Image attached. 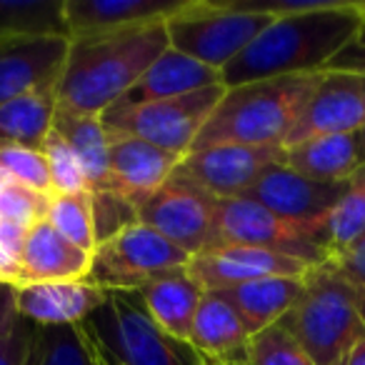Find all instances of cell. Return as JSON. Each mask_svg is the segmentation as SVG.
<instances>
[{
	"instance_id": "cell-21",
	"label": "cell",
	"mask_w": 365,
	"mask_h": 365,
	"mask_svg": "<svg viewBox=\"0 0 365 365\" xmlns=\"http://www.w3.org/2000/svg\"><path fill=\"white\" fill-rule=\"evenodd\" d=\"M210 86H223V73L168 48L143 78L120 98L125 103H153L188 96Z\"/></svg>"
},
{
	"instance_id": "cell-17",
	"label": "cell",
	"mask_w": 365,
	"mask_h": 365,
	"mask_svg": "<svg viewBox=\"0 0 365 365\" xmlns=\"http://www.w3.org/2000/svg\"><path fill=\"white\" fill-rule=\"evenodd\" d=\"M16 313L36 328H63L83 325L103 303L108 293L91 280H68V283H41L13 288Z\"/></svg>"
},
{
	"instance_id": "cell-15",
	"label": "cell",
	"mask_w": 365,
	"mask_h": 365,
	"mask_svg": "<svg viewBox=\"0 0 365 365\" xmlns=\"http://www.w3.org/2000/svg\"><path fill=\"white\" fill-rule=\"evenodd\" d=\"M68 51V36H33L0 43V108L28 93L58 88Z\"/></svg>"
},
{
	"instance_id": "cell-11",
	"label": "cell",
	"mask_w": 365,
	"mask_h": 365,
	"mask_svg": "<svg viewBox=\"0 0 365 365\" xmlns=\"http://www.w3.org/2000/svg\"><path fill=\"white\" fill-rule=\"evenodd\" d=\"M348 182H318L295 173L283 163H270L240 198L253 200L265 210L293 223L325 228V218L335 208Z\"/></svg>"
},
{
	"instance_id": "cell-23",
	"label": "cell",
	"mask_w": 365,
	"mask_h": 365,
	"mask_svg": "<svg viewBox=\"0 0 365 365\" xmlns=\"http://www.w3.org/2000/svg\"><path fill=\"white\" fill-rule=\"evenodd\" d=\"M300 290H303V278H263L215 293L235 310L253 338L283 320V315L295 305Z\"/></svg>"
},
{
	"instance_id": "cell-5",
	"label": "cell",
	"mask_w": 365,
	"mask_h": 365,
	"mask_svg": "<svg viewBox=\"0 0 365 365\" xmlns=\"http://www.w3.org/2000/svg\"><path fill=\"white\" fill-rule=\"evenodd\" d=\"M270 23L273 16L250 3L188 0L165 23L168 46L223 73Z\"/></svg>"
},
{
	"instance_id": "cell-4",
	"label": "cell",
	"mask_w": 365,
	"mask_h": 365,
	"mask_svg": "<svg viewBox=\"0 0 365 365\" xmlns=\"http://www.w3.org/2000/svg\"><path fill=\"white\" fill-rule=\"evenodd\" d=\"M280 325L315 365H340L365 338V293L330 263L315 265L303 275V290Z\"/></svg>"
},
{
	"instance_id": "cell-38",
	"label": "cell",
	"mask_w": 365,
	"mask_h": 365,
	"mask_svg": "<svg viewBox=\"0 0 365 365\" xmlns=\"http://www.w3.org/2000/svg\"><path fill=\"white\" fill-rule=\"evenodd\" d=\"M325 71H353V73H365V23L363 31L358 33L353 43L345 48L340 56H335V61L330 63Z\"/></svg>"
},
{
	"instance_id": "cell-20",
	"label": "cell",
	"mask_w": 365,
	"mask_h": 365,
	"mask_svg": "<svg viewBox=\"0 0 365 365\" xmlns=\"http://www.w3.org/2000/svg\"><path fill=\"white\" fill-rule=\"evenodd\" d=\"M188 343L203 360L218 365H243L250 335L235 310L218 293H203Z\"/></svg>"
},
{
	"instance_id": "cell-22",
	"label": "cell",
	"mask_w": 365,
	"mask_h": 365,
	"mask_svg": "<svg viewBox=\"0 0 365 365\" xmlns=\"http://www.w3.org/2000/svg\"><path fill=\"white\" fill-rule=\"evenodd\" d=\"M280 163L295 173L318 182H348L363 170L358 138L353 135H318L285 145Z\"/></svg>"
},
{
	"instance_id": "cell-19",
	"label": "cell",
	"mask_w": 365,
	"mask_h": 365,
	"mask_svg": "<svg viewBox=\"0 0 365 365\" xmlns=\"http://www.w3.org/2000/svg\"><path fill=\"white\" fill-rule=\"evenodd\" d=\"M93 253H86L71 240H66L48 220L28 230L18 258L16 288L41 283H68V280H88Z\"/></svg>"
},
{
	"instance_id": "cell-40",
	"label": "cell",
	"mask_w": 365,
	"mask_h": 365,
	"mask_svg": "<svg viewBox=\"0 0 365 365\" xmlns=\"http://www.w3.org/2000/svg\"><path fill=\"white\" fill-rule=\"evenodd\" d=\"M340 365H365V338L353 345V350L345 355Z\"/></svg>"
},
{
	"instance_id": "cell-30",
	"label": "cell",
	"mask_w": 365,
	"mask_h": 365,
	"mask_svg": "<svg viewBox=\"0 0 365 365\" xmlns=\"http://www.w3.org/2000/svg\"><path fill=\"white\" fill-rule=\"evenodd\" d=\"M48 223L58 230L66 240L78 245L86 253L98 248L96 220H93L91 193H73V195H53Z\"/></svg>"
},
{
	"instance_id": "cell-43",
	"label": "cell",
	"mask_w": 365,
	"mask_h": 365,
	"mask_svg": "<svg viewBox=\"0 0 365 365\" xmlns=\"http://www.w3.org/2000/svg\"><path fill=\"white\" fill-rule=\"evenodd\" d=\"M200 365H218V363H210V360H203V358H200Z\"/></svg>"
},
{
	"instance_id": "cell-7",
	"label": "cell",
	"mask_w": 365,
	"mask_h": 365,
	"mask_svg": "<svg viewBox=\"0 0 365 365\" xmlns=\"http://www.w3.org/2000/svg\"><path fill=\"white\" fill-rule=\"evenodd\" d=\"M223 96L225 86H210L170 101H118L103 113L101 123L110 135L135 138L173 155L185 158Z\"/></svg>"
},
{
	"instance_id": "cell-27",
	"label": "cell",
	"mask_w": 365,
	"mask_h": 365,
	"mask_svg": "<svg viewBox=\"0 0 365 365\" xmlns=\"http://www.w3.org/2000/svg\"><path fill=\"white\" fill-rule=\"evenodd\" d=\"M26 365H108L83 325L36 328L33 325Z\"/></svg>"
},
{
	"instance_id": "cell-41",
	"label": "cell",
	"mask_w": 365,
	"mask_h": 365,
	"mask_svg": "<svg viewBox=\"0 0 365 365\" xmlns=\"http://www.w3.org/2000/svg\"><path fill=\"white\" fill-rule=\"evenodd\" d=\"M355 138H358V148H360V160H363V168H365V125L360 128L358 133H355Z\"/></svg>"
},
{
	"instance_id": "cell-31",
	"label": "cell",
	"mask_w": 365,
	"mask_h": 365,
	"mask_svg": "<svg viewBox=\"0 0 365 365\" xmlns=\"http://www.w3.org/2000/svg\"><path fill=\"white\" fill-rule=\"evenodd\" d=\"M41 150H43V155H46L48 173H51L53 195L91 193L81 160H78V155L73 153V148L63 140L61 133H56V130L48 133Z\"/></svg>"
},
{
	"instance_id": "cell-6",
	"label": "cell",
	"mask_w": 365,
	"mask_h": 365,
	"mask_svg": "<svg viewBox=\"0 0 365 365\" xmlns=\"http://www.w3.org/2000/svg\"><path fill=\"white\" fill-rule=\"evenodd\" d=\"M83 328L108 365H200L190 343L158 328L133 293H108Z\"/></svg>"
},
{
	"instance_id": "cell-32",
	"label": "cell",
	"mask_w": 365,
	"mask_h": 365,
	"mask_svg": "<svg viewBox=\"0 0 365 365\" xmlns=\"http://www.w3.org/2000/svg\"><path fill=\"white\" fill-rule=\"evenodd\" d=\"M243 365H315L313 358L300 348V343L283 328L273 325L253 335Z\"/></svg>"
},
{
	"instance_id": "cell-33",
	"label": "cell",
	"mask_w": 365,
	"mask_h": 365,
	"mask_svg": "<svg viewBox=\"0 0 365 365\" xmlns=\"http://www.w3.org/2000/svg\"><path fill=\"white\" fill-rule=\"evenodd\" d=\"M53 195L38 193L33 188H26L21 182H11L0 193V223L18 225L23 230L36 228L38 223L48 218Z\"/></svg>"
},
{
	"instance_id": "cell-25",
	"label": "cell",
	"mask_w": 365,
	"mask_h": 365,
	"mask_svg": "<svg viewBox=\"0 0 365 365\" xmlns=\"http://www.w3.org/2000/svg\"><path fill=\"white\" fill-rule=\"evenodd\" d=\"M53 130L61 133L63 140L73 148L88 178L91 193H103L110 185V165H108V150H110V135L103 128L101 118L73 115L58 108L53 118Z\"/></svg>"
},
{
	"instance_id": "cell-9",
	"label": "cell",
	"mask_w": 365,
	"mask_h": 365,
	"mask_svg": "<svg viewBox=\"0 0 365 365\" xmlns=\"http://www.w3.org/2000/svg\"><path fill=\"white\" fill-rule=\"evenodd\" d=\"M218 245H253L308 265L330 263L323 228L293 223L245 198H215Z\"/></svg>"
},
{
	"instance_id": "cell-29",
	"label": "cell",
	"mask_w": 365,
	"mask_h": 365,
	"mask_svg": "<svg viewBox=\"0 0 365 365\" xmlns=\"http://www.w3.org/2000/svg\"><path fill=\"white\" fill-rule=\"evenodd\" d=\"M363 233H365V168L350 178L343 195L335 203V208L325 218L323 235H325L330 260L338 258L340 253H345Z\"/></svg>"
},
{
	"instance_id": "cell-13",
	"label": "cell",
	"mask_w": 365,
	"mask_h": 365,
	"mask_svg": "<svg viewBox=\"0 0 365 365\" xmlns=\"http://www.w3.org/2000/svg\"><path fill=\"white\" fill-rule=\"evenodd\" d=\"M313 265L253 245H215L193 255L185 268L203 293L228 290L263 278H303Z\"/></svg>"
},
{
	"instance_id": "cell-28",
	"label": "cell",
	"mask_w": 365,
	"mask_h": 365,
	"mask_svg": "<svg viewBox=\"0 0 365 365\" xmlns=\"http://www.w3.org/2000/svg\"><path fill=\"white\" fill-rule=\"evenodd\" d=\"M66 0H0V43L33 36H68Z\"/></svg>"
},
{
	"instance_id": "cell-26",
	"label": "cell",
	"mask_w": 365,
	"mask_h": 365,
	"mask_svg": "<svg viewBox=\"0 0 365 365\" xmlns=\"http://www.w3.org/2000/svg\"><path fill=\"white\" fill-rule=\"evenodd\" d=\"M58 110L56 88L28 93L0 108V148L41 150Z\"/></svg>"
},
{
	"instance_id": "cell-12",
	"label": "cell",
	"mask_w": 365,
	"mask_h": 365,
	"mask_svg": "<svg viewBox=\"0 0 365 365\" xmlns=\"http://www.w3.org/2000/svg\"><path fill=\"white\" fill-rule=\"evenodd\" d=\"M363 125L365 73L323 71L285 145L318 135H353Z\"/></svg>"
},
{
	"instance_id": "cell-34",
	"label": "cell",
	"mask_w": 365,
	"mask_h": 365,
	"mask_svg": "<svg viewBox=\"0 0 365 365\" xmlns=\"http://www.w3.org/2000/svg\"><path fill=\"white\" fill-rule=\"evenodd\" d=\"M0 170L6 173L13 182H21L26 188H33L38 193L53 195L51 173L43 150L31 148H0Z\"/></svg>"
},
{
	"instance_id": "cell-35",
	"label": "cell",
	"mask_w": 365,
	"mask_h": 365,
	"mask_svg": "<svg viewBox=\"0 0 365 365\" xmlns=\"http://www.w3.org/2000/svg\"><path fill=\"white\" fill-rule=\"evenodd\" d=\"M91 203H93V220H96V235L98 243L108 240L110 235H115L118 230L128 228V225L138 223L135 218V205L123 200L115 193H91Z\"/></svg>"
},
{
	"instance_id": "cell-10",
	"label": "cell",
	"mask_w": 365,
	"mask_h": 365,
	"mask_svg": "<svg viewBox=\"0 0 365 365\" xmlns=\"http://www.w3.org/2000/svg\"><path fill=\"white\" fill-rule=\"evenodd\" d=\"M138 223L158 230L185 253L198 255L218 245L215 198L198 185L173 173L160 188L135 205Z\"/></svg>"
},
{
	"instance_id": "cell-42",
	"label": "cell",
	"mask_w": 365,
	"mask_h": 365,
	"mask_svg": "<svg viewBox=\"0 0 365 365\" xmlns=\"http://www.w3.org/2000/svg\"><path fill=\"white\" fill-rule=\"evenodd\" d=\"M11 178H8L6 175V173H3V170H0V193H3V188H8V185H11Z\"/></svg>"
},
{
	"instance_id": "cell-3",
	"label": "cell",
	"mask_w": 365,
	"mask_h": 365,
	"mask_svg": "<svg viewBox=\"0 0 365 365\" xmlns=\"http://www.w3.org/2000/svg\"><path fill=\"white\" fill-rule=\"evenodd\" d=\"M318 81L320 73H308L225 88L190 153L215 145L283 148Z\"/></svg>"
},
{
	"instance_id": "cell-2",
	"label": "cell",
	"mask_w": 365,
	"mask_h": 365,
	"mask_svg": "<svg viewBox=\"0 0 365 365\" xmlns=\"http://www.w3.org/2000/svg\"><path fill=\"white\" fill-rule=\"evenodd\" d=\"M168 48L165 23L108 36L71 38L66 68L56 88L58 108L73 115L101 118Z\"/></svg>"
},
{
	"instance_id": "cell-36",
	"label": "cell",
	"mask_w": 365,
	"mask_h": 365,
	"mask_svg": "<svg viewBox=\"0 0 365 365\" xmlns=\"http://www.w3.org/2000/svg\"><path fill=\"white\" fill-rule=\"evenodd\" d=\"M33 323L21 315H13L11 323L0 330V365H26L28 345H31Z\"/></svg>"
},
{
	"instance_id": "cell-1",
	"label": "cell",
	"mask_w": 365,
	"mask_h": 365,
	"mask_svg": "<svg viewBox=\"0 0 365 365\" xmlns=\"http://www.w3.org/2000/svg\"><path fill=\"white\" fill-rule=\"evenodd\" d=\"M365 0H313L295 16L273 18L268 28L223 68V86L235 88L283 76L323 73L358 38Z\"/></svg>"
},
{
	"instance_id": "cell-24",
	"label": "cell",
	"mask_w": 365,
	"mask_h": 365,
	"mask_svg": "<svg viewBox=\"0 0 365 365\" xmlns=\"http://www.w3.org/2000/svg\"><path fill=\"white\" fill-rule=\"evenodd\" d=\"M133 295L158 328L165 330L175 340L188 343L190 328H193L195 313L203 298V288L195 280H190L185 270L155 280Z\"/></svg>"
},
{
	"instance_id": "cell-39",
	"label": "cell",
	"mask_w": 365,
	"mask_h": 365,
	"mask_svg": "<svg viewBox=\"0 0 365 365\" xmlns=\"http://www.w3.org/2000/svg\"><path fill=\"white\" fill-rule=\"evenodd\" d=\"M13 315H16V293L11 285H0V330L11 323Z\"/></svg>"
},
{
	"instance_id": "cell-14",
	"label": "cell",
	"mask_w": 365,
	"mask_h": 365,
	"mask_svg": "<svg viewBox=\"0 0 365 365\" xmlns=\"http://www.w3.org/2000/svg\"><path fill=\"white\" fill-rule=\"evenodd\" d=\"M280 153L283 148L215 145L188 153L175 170L213 198H240Z\"/></svg>"
},
{
	"instance_id": "cell-18",
	"label": "cell",
	"mask_w": 365,
	"mask_h": 365,
	"mask_svg": "<svg viewBox=\"0 0 365 365\" xmlns=\"http://www.w3.org/2000/svg\"><path fill=\"white\" fill-rule=\"evenodd\" d=\"M180 160V155L160 150L150 143L110 135V150H108L110 185H108V193H115L128 203L138 205L148 195L155 193L175 173Z\"/></svg>"
},
{
	"instance_id": "cell-16",
	"label": "cell",
	"mask_w": 365,
	"mask_h": 365,
	"mask_svg": "<svg viewBox=\"0 0 365 365\" xmlns=\"http://www.w3.org/2000/svg\"><path fill=\"white\" fill-rule=\"evenodd\" d=\"M188 0H66L68 38L108 36L133 28L168 23Z\"/></svg>"
},
{
	"instance_id": "cell-37",
	"label": "cell",
	"mask_w": 365,
	"mask_h": 365,
	"mask_svg": "<svg viewBox=\"0 0 365 365\" xmlns=\"http://www.w3.org/2000/svg\"><path fill=\"white\" fill-rule=\"evenodd\" d=\"M330 265H333L348 283H353L355 288L365 293V233L360 235L345 253H340L338 258L330 260Z\"/></svg>"
},
{
	"instance_id": "cell-8",
	"label": "cell",
	"mask_w": 365,
	"mask_h": 365,
	"mask_svg": "<svg viewBox=\"0 0 365 365\" xmlns=\"http://www.w3.org/2000/svg\"><path fill=\"white\" fill-rule=\"evenodd\" d=\"M193 255L158 230L133 223L93 250L91 280L106 293H138L145 285L188 268Z\"/></svg>"
}]
</instances>
